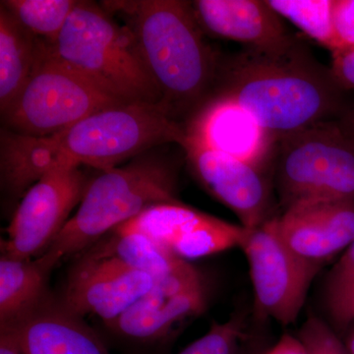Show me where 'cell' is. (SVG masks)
I'll return each mask as SVG.
<instances>
[{"label": "cell", "instance_id": "6da1fadb", "mask_svg": "<svg viewBox=\"0 0 354 354\" xmlns=\"http://www.w3.org/2000/svg\"><path fill=\"white\" fill-rule=\"evenodd\" d=\"M344 91L330 67L290 35L274 46L221 57L212 97L234 102L279 141L330 121L344 106Z\"/></svg>", "mask_w": 354, "mask_h": 354}, {"label": "cell", "instance_id": "7a4b0ae2", "mask_svg": "<svg viewBox=\"0 0 354 354\" xmlns=\"http://www.w3.org/2000/svg\"><path fill=\"white\" fill-rule=\"evenodd\" d=\"M101 4L131 31L162 106L185 125L213 95L221 57L207 41L192 2L127 0Z\"/></svg>", "mask_w": 354, "mask_h": 354}, {"label": "cell", "instance_id": "3957f363", "mask_svg": "<svg viewBox=\"0 0 354 354\" xmlns=\"http://www.w3.org/2000/svg\"><path fill=\"white\" fill-rule=\"evenodd\" d=\"M160 149L141 153L90 180L75 215L38 258L41 264L53 271L60 261L94 246L146 209L181 202L176 162Z\"/></svg>", "mask_w": 354, "mask_h": 354}, {"label": "cell", "instance_id": "277c9868", "mask_svg": "<svg viewBox=\"0 0 354 354\" xmlns=\"http://www.w3.org/2000/svg\"><path fill=\"white\" fill-rule=\"evenodd\" d=\"M183 123L162 104L124 102L91 114L64 131L37 137L48 171L82 165L102 171L165 145H183Z\"/></svg>", "mask_w": 354, "mask_h": 354}, {"label": "cell", "instance_id": "5b68a950", "mask_svg": "<svg viewBox=\"0 0 354 354\" xmlns=\"http://www.w3.org/2000/svg\"><path fill=\"white\" fill-rule=\"evenodd\" d=\"M51 48L58 59L113 99L162 104L131 31L101 3L78 0Z\"/></svg>", "mask_w": 354, "mask_h": 354}, {"label": "cell", "instance_id": "8992f818", "mask_svg": "<svg viewBox=\"0 0 354 354\" xmlns=\"http://www.w3.org/2000/svg\"><path fill=\"white\" fill-rule=\"evenodd\" d=\"M277 188L285 209L302 203L354 201V141L325 121L279 140Z\"/></svg>", "mask_w": 354, "mask_h": 354}, {"label": "cell", "instance_id": "52a82bcc", "mask_svg": "<svg viewBox=\"0 0 354 354\" xmlns=\"http://www.w3.org/2000/svg\"><path fill=\"white\" fill-rule=\"evenodd\" d=\"M118 104L124 102L58 59L46 41L29 80L1 113L2 128L26 136H51Z\"/></svg>", "mask_w": 354, "mask_h": 354}, {"label": "cell", "instance_id": "ba28073f", "mask_svg": "<svg viewBox=\"0 0 354 354\" xmlns=\"http://www.w3.org/2000/svg\"><path fill=\"white\" fill-rule=\"evenodd\" d=\"M241 249L248 263L258 314L279 325L297 322L321 268L286 245L279 234L278 216L248 230Z\"/></svg>", "mask_w": 354, "mask_h": 354}, {"label": "cell", "instance_id": "9c48e42d", "mask_svg": "<svg viewBox=\"0 0 354 354\" xmlns=\"http://www.w3.org/2000/svg\"><path fill=\"white\" fill-rule=\"evenodd\" d=\"M90 180L81 167H59L46 174L26 192L1 242L3 255L31 260L57 239L79 206Z\"/></svg>", "mask_w": 354, "mask_h": 354}, {"label": "cell", "instance_id": "30bf717a", "mask_svg": "<svg viewBox=\"0 0 354 354\" xmlns=\"http://www.w3.org/2000/svg\"><path fill=\"white\" fill-rule=\"evenodd\" d=\"M155 285L150 274L111 257L86 253L72 267L62 304L81 317L115 320Z\"/></svg>", "mask_w": 354, "mask_h": 354}, {"label": "cell", "instance_id": "8fae6325", "mask_svg": "<svg viewBox=\"0 0 354 354\" xmlns=\"http://www.w3.org/2000/svg\"><path fill=\"white\" fill-rule=\"evenodd\" d=\"M193 174L212 196L250 230L270 218L271 186L264 171L190 140L180 147Z\"/></svg>", "mask_w": 354, "mask_h": 354}, {"label": "cell", "instance_id": "7c38bea8", "mask_svg": "<svg viewBox=\"0 0 354 354\" xmlns=\"http://www.w3.org/2000/svg\"><path fill=\"white\" fill-rule=\"evenodd\" d=\"M206 292L201 274L194 268L155 285L115 320L106 323L116 334L135 341L162 339L190 317L201 313Z\"/></svg>", "mask_w": 354, "mask_h": 354}, {"label": "cell", "instance_id": "4fadbf2b", "mask_svg": "<svg viewBox=\"0 0 354 354\" xmlns=\"http://www.w3.org/2000/svg\"><path fill=\"white\" fill-rule=\"evenodd\" d=\"M186 138L265 171L276 156L278 140L239 104L209 97L184 125Z\"/></svg>", "mask_w": 354, "mask_h": 354}, {"label": "cell", "instance_id": "5bb4252c", "mask_svg": "<svg viewBox=\"0 0 354 354\" xmlns=\"http://www.w3.org/2000/svg\"><path fill=\"white\" fill-rule=\"evenodd\" d=\"M281 239L297 255L321 268L354 239V201L302 203L278 216Z\"/></svg>", "mask_w": 354, "mask_h": 354}, {"label": "cell", "instance_id": "9a60e30c", "mask_svg": "<svg viewBox=\"0 0 354 354\" xmlns=\"http://www.w3.org/2000/svg\"><path fill=\"white\" fill-rule=\"evenodd\" d=\"M195 17L206 36L230 39L245 48L274 46L290 36L283 18L267 0H197Z\"/></svg>", "mask_w": 354, "mask_h": 354}, {"label": "cell", "instance_id": "2e32d148", "mask_svg": "<svg viewBox=\"0 0 354 354\" xmlns=\"http://www.w3.org/2000/svg\"><path fill=\"white\" fill-rule=\"evenodd\" d=\"M14 324L25 354H111L81 317L48 297Z\"/></svg>", "mask_w": 354, "mask_h": 354}, {"label": "cell", "instance_id": "e0dca14e", "mask_svg": "<svg viewBox=\"0 0 354 354\" xmlns=\"http://www.w3.org/2000/svg\"><path fill=\"white\" fill-rule=\"evenodd\" d=\"M46 43L0 6V113L24 88Z\"/></svg>", "mask_w": 354, "mask_h": 354}, {"label": "cell", "instance_id": "ac0fdd59", "mask_svg": "<svg viewBox=\"0 0 354 354\" xmlns=\"http://www.w3.org/2000/svg\"><path fill=\"white\" fill-rule=\"evenodd\" d=\"M50 270L39 259H0V324L16 323L46 297Z\"/></svg>", "mask_w": 354, "mask_h": 354}, {"label": "cell", "instance_id": "d6986e66", "mask_svg": "<svg viewBox=\"0 0 354 354\" xmlns=\"http://www.w3.org/2000/svg\"><path fill=\"white\" fill-rule=\"evenodd\" d=\"M87 253L118 259L132 269L150 274L155 281L183 274L195 268L188 261L176 256L169 247L136 234H113L111 239L95 244Z\"/></svg>", "mask_w": 354, "mask_h": 354}, {"label": "cell", "instance_id": "ffe728a7", "mask_svg": "<svg viewBox=\"0 0 354 354\" xmlns=\"http://www.w3.org/2000/svg\"><path fill=\"white\" fill-rule=\"evenodd\" d=\"M209 215L179 203L155 205L115 228L113 234H136L169 247L177 237L208 218Z\"/></svg>", "mask_w": 354, "mask_h": 354}, {"label": "cell", "instance_id": "44dd1931", "mask_svg": "<svg viewBox=\"0 0 354 354\" xmlns=\"http://www.w3.org/2000/svg\"><path fill=\"white\" fill-rule=\"evenodd\" d=\"M248 230L213 216L198 225L176 241L169 248L185 261L200 259L239 247L245 241Z\"/></svg>", "mask_w": 354, "mask_h": 354}, {"label": "cell", "instance_id": "7402d4cb", "mask_svg": "<svg viewBox=\"0 0 354 354\" xmlns=\"http://www.w3.org/2000/svg\"><path fill=\"white\" fill-rule=\"evenodd\" d=\"M268 4L283 19L298 28L332 55L339 53V44L333 24L334 0H267Z\"/></svg>", "mask_w": 354, "mask_h": 354}, {"label": "cell", "instance_id": "603a6c76", "mask_svg": "<svg viewBox=\"0 0 354 354\" xmlns=\"http://www.w3.org/2000/svg\"><path fill=\"white\" fill-rule=\"evenodd\" d=\"M77 3L78 0H2L0 6L35 36L53 44Z\"/></svg>", "mask_w": 354, "mask_h": 354}, {"label": "cell", "instance_id": "cb8c5ba5", "mask_svg": "<svg viewBox=\"0 0 354 354\" xmlns=\"http://www.w3.org/2000/svg\"><path fill=\"white\" fill-rule=\"evenodd\" d=\"M354 292V239L333 268L326 283V300L330 316L342 326Z\"/></svg>", "mask_w": 354, "mask_h": 354}, {"label": "cell", "instance_id": "d4e9b609", "mask_svg": "<svg viewBox=\"0 0 354 354\" xmlns=\"http://www.w3.org/2000/svg\"><path fill=\"white\" fill-rule=\"evenodd\" d=\"M244 328L239 319L212 324L208 332L178 354H239Z\"/></svg>", "mask_w": 354, "mask_h": 354}, {"label": "cell", "instance_id": "484cf974", "mask_svg": "<svg viewBox=\"0 0 354 354\" xmlns=\"http://www.w3.org/2000/svg\"><path fill=\"white\" fill-rule=\"evenodd\" d=\"M297 337L306 354H351L335 330L316 316L307 318Z\"/></svg>", "mask_w": 354, "mask_h": 354}, {"label": "cell", "instance_id": "4316f807", "mask_svg": "<svg viewBox=\"0 0 354 354\" xmlns=\"http://www.w3.org/2000/svg\"><path fill=\"white\" fill-rule=\"evenodd\" d=\"M333 24L339 53L354 50V0H334Z\"/></svg>", "mask_w": 354, "mask_h": 354}, {"label": "cell", "instance_id": "83f0119b", "mask_svg": "<svg viewBox=\"0 0 354 354\" xmlns=\"http://www.w3.org/2000/svg\"><path fill=\"white\" fill-rule=\"evenodd\" d=\"M333 75L344 91L354 88V50L333 55Z\"/></svg>", "mask_w": 354, "mask_h": 354}, {"label": "cell", "instance_id": "f1b7e54d", "mask_svg": "<svg viewBox=\"0 0 354 354\" xmlns=\"http://www.w3.org/2000/svg\"><path fill=\"white\" fill-rule=\"evenodd\" d=\"M0 354H25L14 323L0 324Z\"/></svg>", "mask_w": 354, "mask_h": 354}, {"label": "cell", "instance_id": "f546056e", "mask_svg": "<svg viewBox=\"0 0 354 354\" xmlns=\"http://www.w3.org/2000/svg\"><path fill=\"white\" fill-rule=\"evenodd\" d=\"M265 354H306L301 342L297 337L283 335Z\"/></svg>", "mask_w": 354, "mask_h": 354}, {"label": "cell", "instance_id": "4dcf8cb0", "mask_svg": "<svg viewBox=\"0 0 354 354\" xmlns=\"http://www.w3.org/2000/svg\"><path fill=\"white\" fill-rule=\"evenodd\" d=\"M354 321V292L351 300H349L348 307H346V313H344V320H342V327H346L348 324Z\"/></svg>", "mask_w": 354, "mask_h": 354}, {"label": "cell", "instance_id": "1f68e13d", "mask_svg": "<svg viewBox=\"0 0 354 354\" xmlns=\"http://www.w3.org/2000/svg\"><path fill=\"white\" fill-rule=\"evenodd\" d=\"M341 127L344 130V132L354 141V111L351 114H348L346 122L342 123Z\"/></svg>", "mask_w": 354, "mask_h": 354}, {"label": "cell", "instance_id": "d6a6232c", "mask_svg": "<svg viewBox=\"0 0 354 354\" xmlns=\"http://www.w3.org/2000/svg\"><path fill=\"white\" fill-rule=\"evenodd\" d=\"M346 346H348L349 353L354 354V332L351 334V337H349L348 342Z\"/></svg>", "mask_w": 354, "mask_h": 354}]
</instances>
